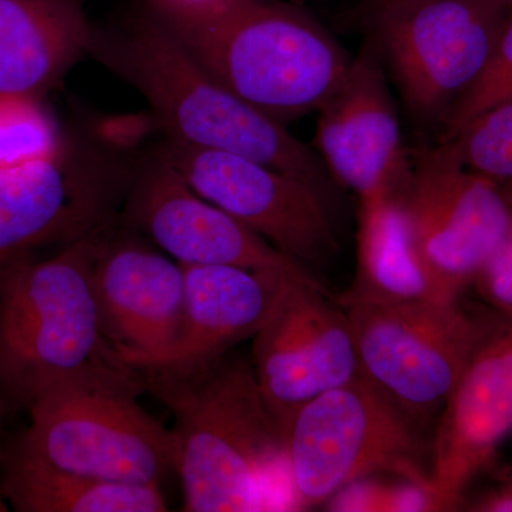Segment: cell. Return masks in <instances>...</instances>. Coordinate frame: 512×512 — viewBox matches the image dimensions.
Returning <instances> with one entry per match:
<instances>
[{
  "mask_svg": "<svg viewBox=\"0 0 512 512\" xmlns=\"http://www.w3.org/2000/svg\"><path fill=\"white\" fill-rule=\"evenodd\" d=\"M343 308L360 376L423 430L443 412L491 313L467 308L463 299Z\"/></svg>",
  "mask_w": 512,
  "mask_h": 512,
  "instance_id": "cell-7",
  "label": "cell"
},
{
  "mask_svg": "<svg viewBox=\"0 0 512 512\" xmlns=\"http://www.w3.org/2000/svg\"><path fill=\"white\" fill-rule=\"evenodd\" d=\"M511 13V0H423L375 20L377 46L416 116L446 117Z\"/></svg>",
  "mask_w": 512,
  "mask_h": 512,
  "instance_id": "cell-8",
  "label": "cell"
},
{
  "mask_svg": "<svg viewBox=\"0 0 512 512\" xmlns=\"http://www.w3.org/2000/svg\"><path fill=\"white\" fill-rule=\"evenodd\" d=\"M511 434L512 319L491 311L431 443V480L451 510H463L468 488Z\"/></svg>",
  "mask_w": 512,
  "mask_h": 512,
  "instance_id": "cell-13",
  "label": "cell"
},
{
  "mask_svg": "<svg viewBox=\"0 0 512 512\" xmlns=\"http://www.w3.org/2000/svg\"><path fill=\"white\" fill-rule=\"evenodd\" d=\"M140 373L174 414L184 511L299 510L285 433L251 363L229 352L191 372Z\"/></svg>",
  "mask_w": 512,
  "mask_h": 512,
  "instance_id": "cell-1",
  "label": "cell"
},
{
  "mask_svg": "<svg viewBox=\"0 0 512 512\" xmlns=\"http://www.w3.org/2000/svg\"><path fill=\"white\" fill-rule=\"evenodd\" d=\"M106 228V227H104ZM104 228L46 261L0 268V397L26 409L53 384L114 353L101 330L94 262Z\"/></svg>",
  "mask_w": 512,
  "mask_h": 512,
  "instance_id": "cell-4",
  "label": "cell"
},
{
  "mask_svg": "<svg viewBox=\"0 0 512 512\" xmlns=\"http://www.w3.org/2000/svg\"><path fill=\"white\" fill-rule=\"evenodd\" d=\"M3 410H5V404H3L2 397H0V460L3 457V448H2V416Z\"/></svg>",
  "mask_w": 512,
  "mask_h": 512,
  "instance_id": "cell-29",
  "label": "cell"
},
{
  "mask_svg": "<svg viewBox=\"0 0 512 512\" xmlns=\"http://www.w3.org/2000/svg\"><path fill=\"white\" fill-rule=\"evenodd\" d=\"M144 389L138 370L116 357L94 362L37 397L18 444L69 473L160 485L175 470V441L138 403Z\"/></svg>",
  "mask_w": 512,
  "mask_h": 512,
  "instance_id": "cell-5",
  "label": "cell"
},
{
  "mask_svg": "<svg viewBox=\"0 0 512 512\" xmlns=\"http://www.w3.org/2000/svg\"><path fill=\"white\" fill-rule=\"evenodd\" d=\"M156 16L212 79L282 124L319 111L353 60L311 15L279 0L156 5Z\"/></svg>",
  "mask_w": 512,
  "mask_h": 512,
  "instance_id": "cell-2",
  "label": "cell"
},
{
  "mask_svg": "<svg viewBox=\"0 0 512 512\" xmlns=\"http://www.w3.org/2000/svg\"><path fill=\"white\" fill-rule=\"evenodd\" d=\"M457 295L434 274L414 241L399 190L362 198L355 278L342 306L447 303Z\"/></svg>",
  "mask_w": 512,
  "mask_h": 512,
  "instance_id": "cell-18",
  "label": "cell"
},
{
  "mask_svg": "<svg viewBox=\"0 0 512 512\" xmlns=\"http://www.w3.org/2000/svg\"><path fill=\"white\" fill-rule=\"evenodd\" d=\"M360 478L330 497L323 510L339 512L453 511L433 484L389 474Z\"/></svg>",
  "mask_w": 512,
  "mask_h": 512,
  "instance_id": "cell-23",
  "label": "cell"
},
{
  "mask_svg": "<svg viewBox=\"0 0 512 512\" xmlns=\"http://www.w3.org/2000/svg\"><path fill=\"white\" fill-rule=\"evenodd\" d=\"M62 148L55 120L36 97L0 94V170L55 156Z\"/></svg>",
  "mask_w": 512,
  "mask_h": 512,
  "instance_id": "cell-22",
  "label": "cell"
},
{
  "mask_svg": "<svg viewBox=\"0 0 512 512\" xmlns=\"http://www.w3.org/2000/svg\"><path fill=\"white\" fill-rule=\"evenodd\" d=\"M399 195L421 256L457 295L512 237V207L501 184L439 147L409 168Z\"/></svg>",
  "mask_w": 512,
  "mask_h": 512,
  "instance_id": "cell-10",
  "label": "cell"
},
{
  "mask_svg": "<svg viewBox=\"0 0 512 512\" xmlns=\"http://www.w3.org/2000/svg\"><path fill=\"white\" fill-rule=\"evenodd\" d=\"M440 150L458 164L503 184L512 181V101L487 111Z\"/></svg>",
  "mask_w": 512,
  "mask_h": 512,
  "instance_id": "cell-21",
  "label": "cell"
},
{
  "mask_svg": "<svg viewBox=\"0 0 512 512\" xmlns=\"http://www.w3.org/2000/svg\"><path fill=\"white\" fill-rule=\"evenodd\" d=\"M205 2V0H154L156 5H192V3Z\"/></svg>",
  "mask_w": 512,
  "mask_h": 512,
  "instance_id": "cell-28",
  "label": "cell"
},
{
  "mask_svg": "<svg viewBox=\"0 0 512 512\" xmlns=\"http://www.w3.org/2000/svg\"><path fill=\"white\" fill-rule=\"evenodd\" d=\"M123 174L106 158L73 156L64 147L55 156L0 170V268L106 227Z\"/></svg>",
  "mask_w": 512,
  "mask_h": 512,
  "instance_id": "cell-12",
  "label": "cell"
},
{
  "mask_svg": "<svg viewBox=\"0 0 512 512\" xmlns=\"http://www.w3.org/2000/svg\"><path fill=\"white\" fill-rule=\"evenodd\" d=\"M423 2V0H367V13L373 22L389 15V13L396 12V10L407 8L414 3Z\"/></svg>",
  "mask_w": 512,
  "mask_h": 512,
  "instance_id": "cell-27",
  "label": "cell"
},
{
  "mask_svg": "<svg viewBox=\"0 0 512 512\" xmlns=\"http://www.w3.org/2000/svg\"><path fill=\"white\" fill-rule=\"evenodd\" d=\"M192 190L312 272L328 268L339 241L326 192L248 158L167 141L158 148Z\"/></svg>",
  "mask_w": 512,
  "mask_h": 512,
  "instance_id": "cell-9",
  "label": "cell"
},
{
  "mask_svg": "<svg viewBox=\"0 0 512 512\" xmlns=\"http://www.w3.org/2000/svg\"><path fill=\"white\" fill-rule=\"evenodd\" d=\"M89 53L143 94L170 140L248 158L328 191L318 154L212 79L156 15L114 32L94 30Z\"/></svg>",
  "mask_w": 512,
  "mask_h": 512,
  "instance_id": "cell-3",
  "label": "cell"
},
{
  "mask_svg": "<svg viewBox=\"0 0 512 512\" xmlns=\"http://www.w3.org/2000/svg\"><path fill=\"white\" fill-rule=\"evenodd\" d=\"M511 2H512V0H511Z\"/></svg>",
  "mask_w": 512,
  "mask_h": 512,
  "instance_id": "cell-32",
  "label": "cell"
},
{
  "mask_svg": "<svg viewBox=\"0 0 512 512\" xmlns=\"http://www.w3.org/2000/svg\"><path fill=\"white\" fill-rule=\"evenodd\" d=\"M5 460L2 487L20 512H163L160 485L69 473L16 446Z\"/></svg>",
  "mask_w": 512,
  "mask_h": 512,
  "instance_id": "cell-20",
  "label": "cell"
},
{
  "mask_svg": "<svg viewBox=\"0 0 512 512\" xmlns=\"http://www.w3.org/2000/svg\"><path fill=\"white\" fill-rule=\"evenodd\" d=\"M184 316L173 345L136 367L185 373L228 355L254 338L293 279L315 275L251 271L225 265H183Z\"/></svg>",
  "mask_w": 512,
  "mask_h": 512,
  "instance_id": "cell-17",
  "label": "cell"
},
{
  "mask_svg": "<svg viewBox=\"0 0 512 512\" xmlns=\"http://www.w3.org/2000/svg\"><path fill=\"white\" fill-rule=\"evenodd\" d=\"M286 458L299 510L323 505L346 485L373 474L433 484L431 444L423 429L362 376L293 414Z\"/></svg>",
  "mask_w": 512,
  "mask_h": 512,
  "instance_id": "cell-6",
  "label": "cell"
},
{
  "mask_svg": "<svg viewBox=\"0 0 512 512\" xmlns=\"http://www.w3.org/2000/svg\"><path fill=\"white\" fill-rule=\"evenodd\" d=\"M101 330L123 365H143L177 339L184 316L183 265L134 241L103 238L94 262Z\"/></svg>",
  "mask_w": 512,
  "mask_h": 512,
  "instance_id": "cell-16",
  "label": "cell"
},
{
  "mask_svg": "<svg viewBox=\"0 0 512 512\" xmlns=\"http://www.w3.org/2000/svg\"><path fill=\"white\" fill-rule=\"evenodd\" d=\"M512 101V13L505 22L493 52L477 79L444 117L441 141L457 134L471 121Z\"/></svg>",
  "mask_w": 512,
  "mask_h": 512,
  "instance_id": "cell-24",
  "label": "cell"
},
{
  "mask_svg": "<svg viewBox=\"0 0 512 512\" xmlns=\"http://www.w3.org/2000/svg\"><path fill=\"white\" fill-rule=\"evenodd\" d=\"M77 0H0V94L39 99L90 52Z\"/></svg>",
  "mask_w": 512,
  "mask_h": 512,
  "instance_id": "cell-19",
  "label": "cell"
},
{
  "mask_svg": "<svg viewBox=\"0 0 512 512\" xmlns=\"http://www.w3.org/2000/svg\"><path fill=\"white\" fill-rule=\"evenodd\" d=\"M501 187H503L505 197H507V200L510 201L512 207V181L501 184Z\"/></svg>",
  "mask_w": 512,
  "mask_h": 512,
  "instance_id": "cell-30",
  "label": "cell"
},
{
  "mask_svg": "<svg viewBox=\"0 0 512 512\" xmlns=\"http://www.w3.org/2000/svg\"><path fill=\"white\" fill-rule=\"evenodd\" d=\"M5 493H3L2 483H0V512L9 511L8 504L5 501Z\"/></svg>",
  "mask_w": 512,
  "mask_h": 512,
  "instance_id": "cell-31",
  "label": "cell"
},
{
  "mask_svg": "<svg viewBox=\"0 0 512 512\" xmlns=\"http://www.w3.org/2000/svg\"><path fill=\"white\" fill-rule=\"evenodd\" d=\"M471 288L491 311L512 319V237L488 259Z\"/></svg>",
  "mask_w": 512,
  "mask_h": 512,
  "instance_id": "cell-25",
  "label": "cell"
},
{
  "mask_svg": "<svg viewBox=\"0 0 512 512\" xmlns=\"http://www.w3.org/2000/svg\"><path fill=\"white\" fill-rule=\"evenodd\" d=\"M128 215L181 265L313 275L228 212L204 200L158 153L131 188Z\"/></svg>",
  "mask_w": 512,
  "mask_h": 512,
  "instance_id": "cell-14",
  "label": "cell"
},
{
  "mask_svg": "<svg viewBox=\"0 0 512 512\" xmlns=\"http://www.w3.org/2000/svg\"><path fill=\"white\" fill-rule=\"evenodd\" d=\"M318 113L316 146L338 183L359 200L402 187L409 165L377 43L353 57L345 80Z\"/></svg>",
  "mask_w": 512,
  "mask_h": 512,
  "instance_id": "cell-15",
  "label": "cell"
},
{
  "mask_svg": "<svg viewBox=\"0 0 512 512\" xmlns=\"http://www.w3.org/2000/svg\"><path fill=\"white\" fill-rule=\"evenodd\" d=\"M252 367L285 439L302 406L360 376L348 312L318 278L286 286L254 336Z\"/></svg>",
  "mask_w": 512,
  "mask_h": 512,
  "instance_id": "cell-11",
  "label": "cell"
},
{
  "mask_svg": "<svg viewBox=\"0 0 512 512\" xmlns=\"http://www.w3.org/2000/svg\"><path fill=\"white\" fill-rule=\"evenodd\" d=\"M464 511L473 512H512V466L507 473L483 493L467 497Z\"/></svg>",
  "mask_w": 512,
  "mask_h": 512,
  "instance_id": "cell-26",
  "label": "cell"
}]
</instances>
